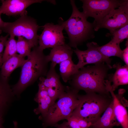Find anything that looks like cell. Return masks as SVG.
Listing matches in <instances>:
<instances>
[{
  "label": "cell",
  "mask_w": 128,
  "mask_h": 128,
  "mask_svg": "<svg viewBox=\"0 0 128 128\" xmlns=\"http://www.w3.org/2000/svg\"><path fill=\"white\" fill-rule=\"evenodd\" d=\"M105 63L84 67L71 78L69 81L73 88L82 90L86 93H97L110 96L105 85V79L108 77V72L112 67Z\"/></svg>",
  "instance_id": "1"
},
{
  "label": "cell",
  "mask_w": 128,
  "mask_h": 128,
  "mask_svg": "<svg viewBox=\"0 0 128 128\" xmlns=\"http://www.w3.org/2000/svg\"><path fill=\"white\" fill-rule=\"evenodd\" d=\"M21 67L19 79L12 88L14 95L18 96L38 78L46 76L49 62L46 55L38 46L33 47Z\"/></svg>",
  "instance_id": "2"
},
{
  "label": "cell",
  "mask_w": 128,
  "mask_h": 128,
  "mask_svg": "<svg viewBox=\"0 0 128 128\" xmlns=\"http://www.w3.org/2000/svg\"><path fill=\"white\" fill-rule=\"evenodd\" d=\"M72 12L69 18L65 21L60 20L61 25L67 34L69 38L68 45L71 47L77 48L87 40L94 37L93 23L87 21L82 12L79 11L74 0H70Z\"/></svg>",
  "instance_id": "3"
},
{
  "label": "cell",
  "mask_w": 128,
  "mask_h": 128,
  "mask_svg": "<svg viewBox=\"0 0 128 128\" xmlns=\"http://www.w3.org/2000/svg\"><path fill=\"white\" fill-rule=\"evenodd\" d=\"M79 91L66 87L65 91L58 98V100L51 105L43 118L44 125L54 126L60 121L70 117L80 102Z\"/></svg>",
  "instance_id": "4"
},
{
  "label": "cell",
  "mask_w": 128,
  "mask_h": 128,
  "mask_svg": "<svg viewBox=\"0 0 128 128\" xmlns=\"http://www.w3.org/2000/svg\"><path fill=\"white\" fill-rule=\"evenodd\" d=\"M109 96L95 93L80 95V102L71 116L82 118L92 125L101 117L112 101L108 98L110 97Z\"/></svg>",
  "instance_id": "5"
},
{
  "label": "cell",
  "mask_w": 128,
  "mask_h": 128,
  "mask_svg": "<svg viewBox=\"0 0 128 128\" xmlns=\"http://www.w3.org/2000/svg\"><path fill=\"white\" fill-rule=\"evenodd\" d=\"M39 27L36 20L26 14L20 16L14 22H5L3 27L0 29V33L3 32L15 37H23L34 47L38 43L37 32Z\"/></svg>",
  "instance_id": "6"
},
{
  "label": "cell",
  "mask_w": 128,
  "mask_h": 128,
  "mask_svg": "<svg viewBox=\"0 0 128 128\" xmlns=\"http://www.w3.org/2000/svg\"><path fill=\"white\" fill-rule=\"evenodd\" d=\"M83 3L82 12L86 18H94V27L99 23L112 10L117 8L128 0H81Z\"/></svg>",
  "instance_id": "7"
},
{
  "label": "cell",
  "mask_w": 128,
  "mask_h": 128,
  "mask_svg": "<svg viewBox=\"0 0 128 128\" xmlns=\"http://www.w3.org/2000/svg\"><path fill=\"white\" fill-rule=\"evenodd\" d=\"M42 27L44 29L38 38V46L40 49L43 50L65 44L63 32L64 29L61 25L48 23Z\"/></svg>",
  "instance_id": "8"
},
{
  "label": "cell",
  "mask_w": 128,
  "mask_h": 128,
  "mask_svg": "<svg viewBox=\"0 0 128 128\" xmlns=\"http://www.w3.org/2000/svg\"><path fill=\"white\" fill-rule=\"evenodd\" d=\"M128 2L112 10L94 27L95 31L101 28L108 29L112 34L115 30L128 24Z\"/></svg>",
  "instance_id": "9"
},
{
  "label": "cell",
  "mask_w": 128,
  "mask_h": 128,
  "mask_svg": "<svg viewBox=\"0 0 128 128\" xmlns=\"http://www.w3.org/2000/svg\"><path fill=\"white\" fill-rule=\"evenodd\" d=\"M86 45L87 49L86 50H81L77 48L73 50L78 60L77 64L79 69L87 64L102 63L112 67L110 65L112 59L104 56L101 53L98 49L99 46L96 43L88 42Z\"/></svg>",
  "instance_id": "10"
},
{
  "label": "cell",
  "mask_w": 128,
  "mask_h": 128,
  "mask_svg": "<svg viewBox=\"0 0 128 128\" xmlns=\"http://www.w3.org/2000/svg\"><path fill=\"white\" fill-rule=\"evenodd\" d=\"M46 76V78L42 77L39 78V83L45 87L54 103L65 91L66 87L61 82L60 76L56 73L55 67L50 65Z\"/></svg>",
  "instance_id": "11"
},
{
  "label": "cell",
  "mask_w": 128,
  "mask_h": 128,
  "mask_svg": "<svg viewBox=\"0 0 128 128\" xmlns=\"http://www.w3.org/2000/svg\"><path fill=\"white\" fill-rule=\"evenodd\" d=\"M43 0H2L0 7V14L16 16L27 14L26 9L35 3H41Z\"/></svg>",
  "instance_id": "12"
},
{
  "label": "cell",
  "mask_w": 128,
  "mask_h": 128,
  "mask_svg": "<svg viewBox=\"0 0 128 128\" xmlns=\"http://www.w3.org/2000/svg\"><path fill=\"white\" fill-rule=\"evenodd\" d=\"M111 82L105 80V85L107 91L112 98L113 109L116 119L123 128H128V116L127 110L112 90Z\"/></svg>",
  "instance_id": "13"
},
{
  "label": "cell",
  "mask_w": 128,
  "mask_h": 128,
  "mask_svg": "<svg viewBox=\"0 0 128 128\" xmlns=\"http://www.w3.org/2000/svg\"><path fill=\"white\" fill-rule=\"evenodd\" d=\"M73 50L68 44H65L53 48L50 50L49 54L46 55L50 65L55 67L57 64L69 59H72Z\"/></svg>",
  "instance_id": "14"
},
{
  "label": "cell",
  "mask_w": 128,
  "mask_h": 128,
  "mask_svg": "<svg viewBox=\"0 0 128 128\" xmlns=\"http://www.w3.org/2000/svg\"><path fill=\"white\" fill-rule=\"evenodd\" d=\"M39 90L35 100L38 104V107L34 110L37 114H41L43 118L47 114L49 109L53 102L49 96L45 87L41 84H39Z\"/></svg>",
  "instance_id": "15"
},
{
  "label": "cell",
  "mask_w": 128,
  "mask_h": 128,
  "mask_svg": "<svg viewBox=\"0 0 128 128\" xmlns=\"http://www.w3.org/2000/svg\"><path fill=\"white\" fill-rule=\"evenodd\" d=\"M120 124L117 121L113 109L112 100L103 115L91 126L92 128H112Z\"/></svg>",
  "instance_id": "16"
},
{
  "label": "cell",
  "mask_w": 128,
  "mask_h": 128,
  "mask_svg": "<svg viewBox=\"0 0 128 128\" xmlns=\"http://www.w3.org/2000/svg\"><path fill=\"white\" fill-rule=\"evenodd\" d=\"M128 66H122L121 64L119 63L114 64L113 68L116 69L114 73L108 75V79L111 82L112 90L114 91L119 86L127 85L128 83Z\"/></svg>",
  "instance_id": "17"
},
{
  "label": "cell",
  "mask_w": 128,
  "mask_h": 128,
  "mask_svg": "<svg viewBox=\"0 0 128 128\" xmlns=\"http://www.w3.org/2000/svg\"><path fill=\"white\" fill-rule=\"evenodd\" d=\"M26 60L24 57L17 54L10 57L3 64L1 67L0 77L8 80L13 72L17 68L22 67Z\"/></svg>",
  "instance_id": "18"
},
{
  "label": "cell",
  "mask_w": 128,
  "mask_h": 128,
  "mask_svg": "<svg viewBox=\"0 0 128 128\" xmlns=\"http://www.w3.org/2000/svg\"><path fill=\"white\" fill-rule=\"evenodd\" d=\"M14 95L8 80H4L0 77V114L3 115Z\"/></svg>",
  "instance_id": "19"
},
{
  "label": "cell",
  "mask_w": 128,
  "mask_h": 128,
  "mask_svg": "<svg viewBox=\"0 0 128 128\" xmlns=\"http://www.w3.org/2000/svg\"><path fill=\"white\" fill-rule=\"evenodd\" d=\"M59 64L60 76L65 82L69 81L71 77L79 70L77 64L74 63L72 59L65 60Z\"/></svg>",
  "instance_id": "20"
},
{
  "label": "cell",
  "mask_w": 128,
  "mask_h": 128,
  "mask_svg": "<svg viewBox=\"0 0 128 128\" xmlns=\"http://www.w3.org/2000/svg\"><path fill=\"white\" fill-rule=\"evenodd\" d=\"M98 49L101 53L106 57L110 58L111 56H116L123 60V51L121 49L119 45L110 41L104 45L99 46Z\"/></svg>",
  "instance_id": "21"
},
{
  "label": "cell",
  "mask_w": 128,
  "mask_h": 128,
  "mask_svg": "<svg viewBox=\"0 0 128 128\" xmlns=\"http://www.w3.org/2000/svg\"><path fill=\"white\" fill-rule=\"evenodd\" d=\"M10 36L6 42L3 53L2 57L3 63L17 54V41L15 39L14 37Z\"/></svg>",
  "instance_id": "22"
},
{
  "label": "cell",
  "mask_w": 128,
  "mask_h": 128,
  "mask_svg": "<svg viewBox=\"0 0 128 128\" xmlns=\"http://www.w3.org/2000/svg\"><path fill=\"white\" fill-rule=\"evenodd\" d=\"M33 47L30 42L22 37H18L16 41L17 52L22 56H27L30 54Z\"/></svg>",
  "instance_id": "23"
},
{
  "label": "cell",
  "mask_w": 128,
  "mask_h": 128,
  "mask_svg": "<svg viewBox=\"0 0 128 128\" xmlns=\"http://www.w3.org/2000/svg\"><path fill=\"white\" fill-rule=\"evenodd\" d=\"M111 34L113 37L110 41L119 45L124 39L128 38V24L115 30Z\"/></svg>",
  "instance_id": "24"
},
{
  "label": "cell",
  "mask_w": 128,
  "mask_h": 128,
  "mask_svg": "<svg viewBox=\"0 0 128 128\" xmlns=\"http://www.w3.org/2000/svg\"><path fill=\"white\" fill-rule=\"evenodd\" d=\"M9 35L7 34L5 36H0V67H1L3 64L2 57L3 51Z\"/></svg>",
  "instance_id": "25"
},
{
  "label": "cell",
  "mask_w": 128,
  "mask_h": 128,
  "mask_svg": "<svg viewBox=\"0 0 128 128\" xmlns=\"http://www.w3.org/2000/svg\"><path fill=\"white\" fill-rule=\"evenodd\" d=\"M73 116L74 117L81 128H89L92 125L91 123L88 122L82 118L77 116Z\"/></svg>",
  "instance_id": "26"
},
{
  "label": "cell",
  "mask_w": 128,
  "mask_h": 128,
  "mask_svg": "<svg viewBox=\"0 0 128 128\" xmlns=\"http://www.w3.org/2000/svg\"><path fill=\"white\" fill-rule=\"evenodd\" d=\"M67 119L68 124L71 128H81L73 116H71Z\"/></svg>",
  "instance_id": "27"
},
{
  "label": "cell",
  "mask_w": 128,
  "mask_h": 128,
  "mask_svg": "<svg viewBox=\"0 0 128 128\" xmlns=\"http://www.w3.org/2000/svg\"><path fill=\"white\" fill-rule=\"evenodd\" d=\"M126 47L123 51V58L126 64L128 66V41L126 43Z\"/></svg>",
  "instance_id": "28"
},
{
  "label": "cell",
  "mask_w": 128,
  "mask_h": 128,
  "mask_svg": "<svg viewBox=\"0 0 128 128\" xmlns=\"http://www.w3.org/2000/svg\"><path fill=\"white\" fill-rule=\"evenodd\" d=\"M54 126L57 128H71L68 124L67 121L64 122L60 124H56Z\"/></svg>",
  "instance_id": "29"
},
{
  "label": "cell",
  "mask_w": 128,
  "mask_h": 128,
  "mask_svg": "<svg viewBox=\"0 0 128 128\" xmlns=\"http://www.w3.org/2000/svg\"><path fill=\"white\" fill-rule=\"evenodd\" d=\"M3 116V115L0 114V128H4L3 126L4 121Z\"/></svg>",
  "instance_id": "30"
},
{
  "label": "cell",
  "mask_w": 128,
  "mask_h": 128,
  "mask_svg": "<svg viewBox=\"0 0 128 128\" xmlns=\"http://www.w3.org/2000/svg\"><path fill=\"white\" fill-rule=\"evenodd\" d=\"M1 14H0V29L2 28L4 26L5 22H4L1 17Z\"/></svg>",
  "instance_id": "31"
},
{
  "label": "cell",
  "mask_w": 128,
  "mask_h": 128,
  "mask_svg": "<svg viewBox=\"0 0 128 128\" xmlns=\"http://www.w3.org/2000/svg\"><path fill=\"white\" fill-rule=\"evenodd\" d=\"M13 123L14 127L13 128H18L17 122L16 121H14Z\"/></svg>",
  "instance_id": "32"
}]
</instances>
